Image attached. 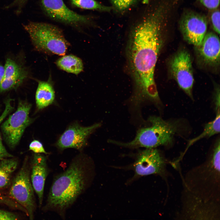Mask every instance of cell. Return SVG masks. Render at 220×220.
Returning <instances> with one entry per match:
<instances>
[{"label":"cell","instance_id":"cell-25","mask_svg":"<svg viewBox=\"0 0 220 220\" xmlns=\"http://www.w3.org/2000/svg\"><path fill=\"white\" fill-rule=\"evenodd\" d=\"M220 15L219 10H217L212 13L211 16L213 28L218 34L220 33Z\"/></svg>","mask_w":220,"mask_h":220},{"label":"cell","instance_id":"cell-31","mask_svg":"<svg viewBox=\"0 0 220 220\" xmlns=\"http://www.w3.org/2000/svg\"><path fill=\"white\" fill-rule=\"evenodd\" d=\"M4 66L0 64V84L4 78Z\"/></svg>","mask_w":220,"mask_h":220},{"label":"cell","instance_id":"cell-26","mask_svg":"<svg viewBox=\"0 0 220 220\" xmlns=\"http://www.w3.org/2000/svg\"><path fill=\"white\" fill-rule=\"evenodd\" d=\"M12 101V99L9 98L5 101V109L0 116V124L9 113L14 108V107L12 106L11 103Z\"/></svg>","mask_w":220,"mask_h":220},{"label":"cell","instance_id":"cell-2","mask_svg":"<svg viewBox=\"0 0 220 220\" xmlns=\"http://www.w3.org/2000/svg\"><path fill=\"white\" fill-rule=\"evenodd\" d=\"M94 174L90 158L81 154L77 156L54 178L42 210L54 212L64 219L67 210L90 185Z\"/></svg>","mask_w":220,"mask_h":220},{"label":"cell","instance_id":"cell-14","mask_svg":"<svg viewBox=\"0 0 220 220\" xmlns=\"http://www.w3.org/2000/svg\"><path fill=\"white\" fill-rule=\"evenodd\" d=\"M46 156L35 153L32 160L30 168V178L34 191L38 197L39 207L40 208L43 201L44 188L50 169Z\"/></svg>","mask_w":220,"mask_h":220},{"label":"cell","instance_id":"cell-9","mask_svg":"<svg viewBox=\"0 0 220 220\" xmlns=\"http://www.w3.org/2000/svg\"><path fill=\"white\" fill-rule=\"evenodd\" d=\"M42 8L46 14L56 21L79 27L92 23L91 17L81 15L69 9L63 0H41Z\"/></svg>","mask_w":220,"mask_h":220},{"label":"cell","instance_id":"cell-7","mask_svg":"<svg viewBox=\"0 0 220 220\" xmlns=\"http://www.w3.org/2000/svg\"><path fill=\"white\" fill-rule=\"evenodd\" d=\"M30 170L26 159L13 180L9 194L11 198L26 210L29 219L33 220L36 204L31 180Z\"/></svg>","mask_w":220,"mask_h":220},{"label":"cell","instance_id":"cell-1","mask_svg":"<svg viewBox=\"0 0 220 220\" xmlns=\"http://www.w3.org/2000/svg\"><path fill=\"white\" fill-rule=\"evenodd\" d=\"M167 10L163 6L148 7L132 27L130 57L139 88L135 97L139 101L149 100L156 106L161 104L154 73L163 43V33Z\"/></svg>","mask_w":220,"mask_h":220},{"label":"cell","instance_id":"cell-20","mask_svg":"<svg viewBox=\"0 0 220 220\" xmlns=\"http://www.w3.org/2000/svg\"><path fill=\"white\" fill-rule=\"evenodd\" d=\"M215 119L206 124L203 132L196 138L190 140L188 144L186 150L199 140L204 138L210 137L220 133V109L217 110Z\"/></svg>","mask_w":220,"mask_h":220},{"label":"cell","instance_id":"cell-15","mask_svg":"<svg viewBox=\"0 0 220 220\" xmlns=\"http://www.w3.org/2000/svg\"><path fill=\"white\" fill-rule=\"evenodd\" d=\"M4 66L5 73L0 84V93L17 88L27 78L28 74L26 68L10 58H7Z\"/></svg>","mask_w":220,"mask_h":220},{"label":"cell","instance_id":"cell-29","mask_svg":"<svg viewBox=\"0 0 220 220\" xmlns=\"http://www.w3.org/2000/svg\"><path fill=\"white\" fill-rule=\"evenodd\" d=\"M13 157L12 155L7 152L3 145L0 134V160L4 159L10 158Z\"/></svg>","mask_w":220,"mask_h":220},{"label":"cell","instance_id":"cell-13","mask_svg":"<svg viewBox=\"0 0 220 220\" xmlns=\"http://www.w3.org/2000/svg\"><path fill=\"white\" fill-rule=\"evenodd\" d=\"M101 125L98 123L86 127L76 124L71 125L59 138L57 145L61 150L72 148L81 150L86 145L89 136Z\"/></svg>","mask_w":220,"mask_h":220},{"label":"cell","instance_id":"cell-5","mask_svg":"<svg viewBox=\"0 0 220 220\" xmlns=\"http://www.w3.org/2000/svg\"><path fill=\"white\" fill-rule=\"evenodd\" d=\"M24 27L37 50L48 54H65L70 44L58 27L37 22H30Z\"/></svg>","mask_w":220,"mask_h":220},{"label":"cell","instance_id":"cell-24","mask_svg":"<svg viewBox=\"0 0 220 220\" xmlns=\"http://www.w3.org/2000/svg\"><path fill=\"white\" fill-rule=\"evenodd\" d=\"M29 150L36 153H44L49 154L43 148L42 143L37 140H34L30 144Z\"/></svg>","mask_w":220,"mask_h":220},{"label":"cell","instance_id":"cell-16","mask_svg":"<svg viewBox=\"0 0 220 220\" xmlns=\"http://www.w3.org/2000/svg\"><path fill=\"white\" fill-rule=\"evenodd\" d=\"M199 53L206 64L218 65L220 61V42L218 36L214 33H206L201 45L199 46Z\"/></svg>","mask_w":220,"mask_h":220},{"label":"cell","instance_id":"cell-27","mask_svg":"<svg viewBox=\"0 0 220 220\" xmlns=\"http://www.w3.org/2000/svg\"><path fill=\"white\" fill-rule=\"evenodd\" d=\"M206 8L213 9L217 8L219 5V0H198Z\"/></svg>","mask_w":220,"mask_h":220},{"label":"cell","instance_id":"cell-4","mask_svg":"<svg viewBox=\"0 0 220 220\" xmlns=\"http://www.w3.org/2000/svg\"><path fill=\"white\" fill-rule=\"evenodd\" d=\"M149 125L141 127L137 131L131 141L123 142L113 140L108 142L125 147L155 148L160 145H167L172 142L178 125L176 122L166 121L157 116H151L148 119Z\"/></svg>","mask_w":220,"mask_h":220},{"label":"cell","instance_id":"cell-23","mask_svg":"<svg viewBox=\"0 0 220 220\" xmlns=\"http://www.w3.org/2000/svg\"><path fill=\"white\" fill-rule=\"evenodd\" d=\"M0 203L5 204L13 208L18 209L20 205L10 197L5 196L0 193Z\"/></svg>","mask_w":220,"mask_h":220},{"label":"cell","instance_id":"cell-17","mask_svg":"<svg viewBox=\"0 0 220 220\" xmlns=\"http://www.w3.org/2000/svg\"><path fill=\"white\" fill-rule=\"evenodd\" d=\"M55 96L53 87L49 81H38L35 100L38 109H43L51 104L54 100Z\"/></svg>","mask_w":220,"mask_h":220},{"label":"cell","instance_id":"cell-30","mask_svg":"<svg viewBox=\"0 0 220 220\" xmlns=\"http://www.w3.org/2000/svg\"><path fill=\"white\" fill-rule=\"evenodd\" d=\"M28 0H15L14 2L9 6V7L16 6L18 7V10L19 12L21 10L22 6Z\"/></svg>","mask_w":220,"mask_h":220},{"label":"cell","instance_id":"cell-10","mask_svg":"<svg viewBox=\"0 0 220 220\" xmlns=\"http://www.w3.org/2000/svg\"><path fill=\"white\" fill-rule=\"evenodd\" d=\"M170 69L180 88L192 98L194 78L191 57L187 50L182 49L174 55L170 62Z\"/></svg>","mask_w":220,"mask_h":220},{"label":"cell","instance_id":"cell-8","mask_svg":"<svg viewBox=\"0 0 220 220\" xmlns=\"http://www.w3.org/2000/svg\"><path fill=\"white\" fill-rule=\"evenodd\" d=\"M31 106L26 102L20 101L16 110L1 126L4 139L11 148L17 145L25 129L32 122L29 116Z\"/></svg>","mask_w":220,"mask_h":220},{"label":"cell","instance_id":"cell-18","mask_svg":"<svg viewBox=\"0 0 220 220\" xmlns=\"http://www.w3.org/2000/svg\"><path fill=\"white\" fill-rule=\"evenodd\" d=\"M56 64L61 69L75 75L82 72L83 69L82 60L72 54L63 55L57 61Z\"/></svg>","mask_w":220,"mask_h":220},{"label":"cell","instance_id":"cell-22","mask_svg":"<svg viewBox=\"0 0 220 220\" xmlns=\"http://www.w3.org/2000/svg\"><path fill=\"white\" fill-rule=\"evenodd\" d=\"M113 9L118 12H123L137 2L138 0H109Z\"/></svg>","mask_w":220,"mask_h":220},{"label":"cell","instance_id":"cell-28","mask_svg":"<svg viewBox=\"0 0 220 220\" xmlns=\"http://www.w3.org/2000/svg\"><path fill=\"white\" fill-rule=\"evenodd\" d=\"M18 217L10 212L0 210V220H17Z\"/></svg>","mask_w":220,"mask_h":220},{"label":"cell","instance_id":"cell-12","mask_svg":"<svg viewBox=\"0 0 220 220\" xmlns=\"http://www.w3.org/2000/svg\"><path fill=\"white\" fill-rule=\"evenodd\" d=\"M180 27L184 39L189 43L198 47L206 33L207 21L203 16L189 12L182 17Z\"/></svg>","mask_w":220,"mask_h":220},{"label":"cell","instance_id":"cell-19","mask_svg":"<svg viewBox=\"0 0 220 220\" xmlns=\"http://www.w3.org/2000/svg\"><path fill=\"white\" fill-rule=\"evenodd\" d=\"M18 165L14 159H4L0 161V189L6 188L11 183L13 174Z\"/></svg>","mask_w":220,"mask_h":220},{"label":"cell","instance_id":"cell-21","mask_svg":"<svg viewBox=\"0 0 220 220\" xmlns=\"http://www.w3.org/2000/svg\"><path fill=\"white\" fill-rule=\"evenodd\" d=\"M72 5L82 9L109 12L112 8L105 6L95 0H69Z\"/></svg>","mask_w":220,"mask_h":220},{"label":"cell","instance_id":"cell-3","mask_svg":"<svg viewBox=\"0 0 220 220\" xmlns=\"http://www.w3.org/2000/svg\"><path fill=\"white\" fill-rule=\"evenodd\" d=\"M219 139L209 159L189 171L185 176L184 187L207 202H220Z\"/></svg>","mask_w":220,"mask_h":220},{"label":"cell","instance_id":"cell-11","mask_svg":"<svg viewBox=\"0 0 220 220\" xmlns=\"http://www.w3.org/2000/svg\"><path fill=\"white\" fill-rule=\"evenodd\" d=\"M139 152L132 166L135 176L155 174L163 176L165 171L166 162L159 151L150 148Z\"/></svg>","mask_w":220,"mask_h":220},{"label":"cell","instance_id":"cell-6","mask_svg":"<svg viewBox=\"0 0 220 220\" xmlns=\"http://www.w3.org/2000/svg\"><path fill=\"white\" fill-rule=\"evenodd\" d=\"M178 217L186 220H219L220 203L205 201L184 187Z\"/></svg>","mask_w":220,"mask_h":220}]
</instances>
